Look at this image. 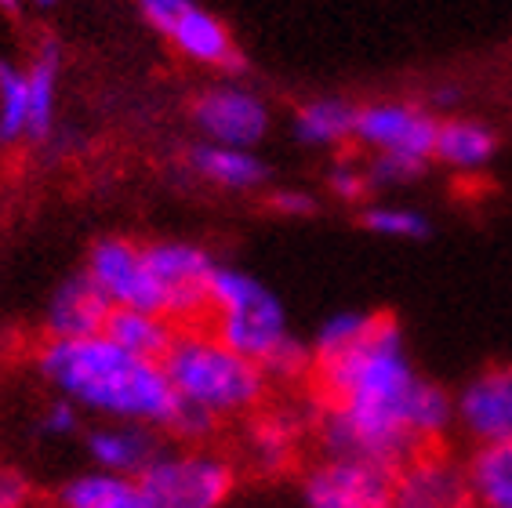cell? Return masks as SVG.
Masks as SVG:
<instances>
[{"instance_id":"cell-21","label":"cell","mask_w":512,"mask_h":508,"mask_svg":"<svg viewBox=\"0 0 512 508\" xmlns=\"http://www.w3.org/2000/svg\"><path fill=\"white\" fill-rule=\"evenodd\" d=\"M117 349L131 352L138 360H164L175 342L178 323H171L168 316L146 313V309H113L102 331Z\"/></svg>"},{"instance_id":"cell-23","label":"cell","mask_w":512,"mask_h":508,"mask_svg":"<svg viewBox=\"0 0 512 508\" xmlns=\"http://www.w3.org/2000/svg\"><path fill=\"white\" fill-rule=\"evenodd\" d=\"M473 508H512V443L473 447L465 458Z\"/></svg>"},{"instance_id":"cell-20","label":"cell","mask_w":512,"mask_h":508,"mask_svg":"<svg viewBox=\"0 0 512 508\" xmlns=\"http://www.w3.org/2000/svg\"><path fill=\"white\" fill-rule=\"evenodd\" d=\"M494 153H498V135L480 120L451 117L440 120V127H436L433 160H440L458 175H473V171L487 167L494 160Z\"/></svg>"},{"instance_id":"cell-1","label":"cell","mask_w":512,"mask_h":508,"mask_svg":"<svg viewBox=\"0 0 512 508\" xmlns=\"http://www.w3.org/2000/svg\"><path fill=\"white\" fill-rule=\"evenodd\" d=\"M313 436L324 458L400 469L454 432V392L425 378L404 327L375 313L360 338L313 360Z\"/></svg>"},{"instance_id":"cell-16","label":"cell","mask_w":512,"mask_h":508,"mask_svg":"<svg viewBox=\"0 0 512 508\" xmlns=\"http://www.w3.org/2000/svg\"><path fill=\"white\" fill-rule=\"evenodd\" d=\"M164 40H168L182 59L197 62V66H204V69H222V73H229V69L244 66V59H240V51H237V40H233L226 22L218 19V15H211L207 8H200V4H193V0H189L186 11L178 15V22L171 26V33Z\"/></svg>"},{"instance_id":"cell-30","label":"cell","mask_w":512,"mask_h":508,"mask_svg":"<svg viewBox=\"0 0 512 508\" xmlns=\"http://www.w3.org/2000/svg\"><path fill=\"white\" fill-rule=\"evenodd\" d=\"M269 207L284 218H313L320 200H316V193H309V189L291 186V189H276V193H269Z\"/></svg>"},{"instance_id":"cell-14","label":"cell","mask_w":512,"mask_h":508,"mask_svg":"<svg viewBox=\"0 0 512 508\" xmlns=\"http://www.w3.org/2000/svg\"><path fill=\"white\" fill-rule=\"evenodd\" d=\"M80 440L91 469L124 479H138L157 461L160 450L168 447L157 429L135 425V421H91Z\"/></svg>"},{"instance_id":"cell-22","label":"cell","mask_w":512,"mask_h":508,"mask_svg":"<svg viewBox=\"0 0 512 508\" xmlns=\"http://www.w3.org/2000/svg\"><path fill=\"white\" fill-rule=\"evenodd\" d=\"M55 508H146L135 479L109 476L99 469L73 472L55 494Z\"/></svg>"},{"instance_id":"cell-13","label":"cell","mask_w":512,"mask_h":508,"mask_svg":"<svg viewBox=\"0 0 512 508\" xmlns=\"http://www.w3.org/2000/svg\"><path fill=\"white\" fill-rule=\"evenodd\" d=\"M393 508H473L465 465L444 450H422L393 472Z\"/></svg>"},{"instance_id":"cell-18","label":"cell","mask_w":512,"mask_h":508,"mask_svg":"<svg viewBox=\"0 0 512 508\" xmlns=\"http://www.w3.org/2000/svg\"><path fill=\"white\" fill-rule=\"evenodd\" d=\"M26 77H30V146H44L55 135V120H59V40H40V48L26 62Z\"/></svg>"},{"instance_id":"cell-4","label":"cell","mask_w":512,"mask_h":508,"mask_svg":"<svg viewBox=\"0 0 512 508\" xmlns=\"http://www.w3.org/2000/svg\"><path fill=\"white\" fill-rule=\"evenodd\" d=\"M178 403L211 414L218 425L247 421L269 403L273 381L247 356L229 349L211 327L189 323L178 327L168 356L160 360Z\"/></svg>"},{"instance_id":"cell-15","label":"cell","mask_w":512,"mask_h":508,"mask_svg":"<svg viewBox=\"0 0 512 508\" xmlns=\"http://www.w3.org/2000/svg\"><path fill=\"white\" fill-rule=\"evenodd\" d=\"M109 313H113V305L106 302V294L80 269V273H69L66 280H59L55 291L48 294L40 331H44V338H55V342L91 338V334L106 331Z\"/></svg>"},{"instance_id":"cell-26","label":"cell","mask_w":512,"mask_h":508,"mask_svg":"<svg viewBox=\"0 0 512 508\" xmlns=\"http://www.w3.org/2000/svg\"><path fill=\"white\" fill-rule=\"evenodd\" d=\"M84 429H88V425H84V414L69 400H62V396H51L37 411V436L44 443L77 440V436H84Z\"/></svg>"},{"instance_id":"cell-2","label":"cell","mask_w":512,"mask_h":508,"mask_svg":"<svg viewBox=\"0 0 512 508\" xmlns=\"http://www.w3.org/2000/svg\"><path fill=\"white\" fill-rule=\"evenodd\" d=\"M33 371L51 396H62L95 421H135L168 436L178 418V396L157 360H138L106 334L40 338Z\"/></svg>"},{"instance_id":"cell-17","label":"cell","mask_w":512,"mask_h":508,"mask_svg":"<svg viewBox=\"0 0 512 508\" xmlns=\"http://www.w3.org/2000/svg\"><path fill=\"white\" fill-rule=\"evenodd\" d=\"M189 171L222 193H258L269 182L266 160L258 157V149H233L215 146V142H197L186 153Z\"/></svg>"},{"instance_id":"cell-3","label":"cell","mask_w":512,"mask_h":508,"mask_svg":"<svg viewBox=\"0 0 512 508\" xmlns=\"http://www.w3.org/2000/svg\"><path fill=\"white\" fill-rule=\"evenodd\" d=\"M211 331L233 352L247 356L269 374V381L295 385L313 378V349L291 331V316L280 294L247 269L218 262L211 280Z\"/></svg>"},{"instance_id":"cell-9","label":"cell","mask_w":512,"mask_h":508,"mask_svg":"<svg viewBox=\"0 0 512 508\" xmlns=\"http://www.w3.org/2000/svg\"><path fill=\"white\" fill-rule=\"evenodd\" d=\"M302 508H393V469L353 458H320L298 479Z\"/></svg>"},{"instance_id":"cell-6","label":"cell","mask_w":512,"mask_h":508,"mask_svg":"<svg viewBox=\"0 0 512 508\" xmlns=\"http://www.w3.org/2000/svg\"><path fill=\"white\" fill-rule=\"evenodd\" d=\"M146 247V265L160 294V313L178 327L200 323L211 309V280H215V254L193 240H153Z\"/></svg>"},{"instance_id":"cell-12","label":"cell","mask_w":512,"mask_h":508,"mask_svg":"<svg viewBox=\"0 0 512 508\" xmlns=\"http://www.w3.org/2000/svg\"><path fill=\"white\" fill-rule=\"evenodd\" d=\"M454 429L473 447L512 443V363H491L454 392Z\"/></svg>"},{"instance_id":"cell-19","label":"cell","mask_w":512,"mask_h":508,"mask_svg":"<svg viewBox=\"0 0 512 508\" xmlns=\"http://www.w3.org/2000/svg\"><path fill=\"white\" fill-rule=\"evenodd\" d=\"M356 109L360 106H353V102H345L338 95L309 98V102H302L295 109L291 131L309 149H342L356 135Z\"/></svg>"},{"instance_id":"cell-11","label":"cell","mask_w":512,"mask_h":508,"mask_svg":"<svg viewBox=\"0 0 512 508\" xmlns=\"http://www.w3.org/2000/svg\"><path fill=\"white\" fill-rule=\"evenodd\" d=\"M84 273H88L91 284L106 294V302L113 309L160 313V294L146 265V247L128 240V236H99L88 247Z\"/></svg>"},{"instance_id":"cell-8","label":"cell","mask_w":512,"mask_h":508,"mask_svg":"<svg viewBox=\"0 0 512 508\" xmlns=\"http://www.w3.org/2000/svg\"><path fill=\"white\" fill-rule=\"evenodd\" d=\"M436 127L440 120L425 106L400 102V98H382L356 109V135L353 142L371 153V157H396L425 164L433 160Z\"/></svg>"},{"instance_id":"cell-32","label":"cell","mask_w":512,"mask_h":508,"mask_svg":"<svg viewBox=\"0 0 512 508\" xmlns=\"http://www.w3.org/2000/svg\"><path fill=\"white\" fill-rule=\"evenodd\" d=\"M19 4H22V0H0V8H4V11H15Z\"/></svg>"},{"instance_id":"cell-31","label":"cell","mask_w":512,"mask_h":508,"mask_svg":"<svg viewBox=\"0 0 512 508\" xmlns=\"http://www.w3.org/2000/svg\"><path fill=\"white\" fill-rule=\"evenodd\" d=\"M138 15L149 22V30H157L160 37H168L171 26L178 22V15L186 11L189 0H135Z\"/></svg>"},{"instance_id":"cell-10","label":"cell","mask_w":512,"mask_h":508,"mask_svg":"<svg viewBox=\"0 0 512 508\" xmlns=\"http://www.w3.org/2000/svg\"><path fill=\"white\" fill-rule=\"evenodd\" d=\"M309 432H313L309 411H302L295 403H266L240 429V461L251 476H287L295 469Z\"/></svg>"},{"instance_id":"cell-29","label":"cell","mask_w":512,"mask_h":508,"mask_svg":"<svg viewBox=\"0 0 512 508\" xmlns=\"http://www.w3.org/2000/svg\"><path fill=\"white\" fill-rule=\"evenodd\" d=\"M33 479L11 465V461H0V508H30L33 505Z\"/></svg>"},{"instance_id":"cell-25","label":"cell","mask_w":512,"mask_h":508,"mask_svg":"<svg viewBox=\"0 0 512 508\" xmlns=\"http://www.w3.org/2000/svg\"><path fill=\"white\" fill-rule=\"evenodd\" d=\"M360 225H364L371 236H382V240H425L433 233V222L425 218V211L411 204H367L360 211Z\"/></svg>"},{"instance_id":"cell-33","label":"cell","mask_w":512,"mask_h":508,"mask_svg":"<svg viewBox=\"0 0 512 508\" xmlns=\"http://www.w3.org/2000/svg\"><path fill=\"white\" fill-rule=\"evenodd\" d=\"M30 4H37V8H55L59 0H30Z\"/></svg>"},{"instance_id":"cell-27","label":"cell","mask_w":512,"mask_h":508,"mask_svg":"<svg viewBox=\"0 0 512 508\" xmlns=\"http://www.w3.org/2000/svg\"><path fill=\"white\" fill-rule=\"evenodd\" d=\"M324 186H327V193L335 196V200H342V204H364L367 193H371V178H367L364 164L342 157L327 167Z\"/></svg>"},{"instance_id":"cell-7","label":"cell","mask_w":512,"mask_h":508,"mask_svg":"<svg viewBox=\"0 0 512 508\" xmlns=\"http://www.w3.org/2000/svg\"><path fill=\"white\" fill-rule=\"evenodd\" d=\"M193 127L215 146L258 149L273 127V109L240 80H218L193 98Z\"/></svg>"},{"instance_id":"cell-5","label":"cell","mask_w":512,"mask_h":508,"mask_svg":"<svg viewBox=\"0 0 512 508\" xmlns=\"http://www.w3.org/2000/svg\"><path fill=\"white\" fill-rule=\"evenodd\" d=\"M146 508H229L240 487L233 454L207 447H164L157 461L135 479Z\"/></svg>"},{"instance_id":"cell-28","label":"cell","mask_w":512,"mask_h":508,"mask_svg":"<svg viewBox=\"0 0 512 508\" xmlns=\"http://www.w3.org/2000/svg\"><path fill=\"white\" fill-rule=\"evenodd\" d=\"M425 175V164H414V160H396V157H371L367 164V178H371V189H400L411 186Z\"/></svg>"},{"instance_id":"cell-24","label":"cell","mask_w":512,"mask_h":508,"mask_svg":"<svg viewBox=\"0 0 512 508\" xmlns=\"http://www.w3.org/2000/svg\"><path fill=\"white\" fill-rule=\"evenodd\" d=\"M30 142V77L26 66L0 59V146Z\"/></svg>"}]
</instances>
